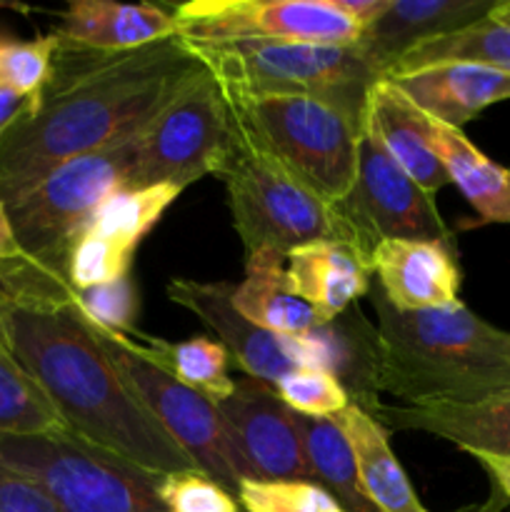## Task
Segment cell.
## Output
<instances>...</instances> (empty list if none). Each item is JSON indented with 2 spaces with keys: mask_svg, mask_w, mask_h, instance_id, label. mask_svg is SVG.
I'll return each instance as SVG.
<instances>
[{
  "mask_svg": "<svg viewBox=\"0 0 510 512\" xmlns=\"http://www.w3.org/2000/svg\"><path fill=\"white\" fill-rule=\"evenodd\" d=\"M205 70L198 45L180 33L135 50L58 40L43 88L0 125V203L68 160L133 138Z\"/></svg>",
  "mask_w": 510,
  "mask_h": 512,
  "instance_id": "cell-1",
  "label": "cell"
},
{
  "mask_svg": "<svg viewBox=\"0 0 510 512\" xmlns=\"http://www.w3.org/2000/svg\"><path fill=\"white\" fill-rule=\"evenodd\" d=\"M140 350L158 368L193 388L195 393L213 400L215 405L235 390V380H230L228 375L230 353L223 343H213L208 338H190L185 343L168 345L165 340L150 338V343L140 345Z\"/></svg>",
  "mask_w": 510,
  "mask_h": 512,
  "instance_id": "cell-27",
  "label": "cell"
},
{
  "mask_svg": "<svg viewBox=\"0 0 510 512\" xmlns=\"http://www.w3.org/2000/svg\"><path fill=\"white\" fill-rule=\"evenodd\" d=\"M275 393L295 415L335 418L350 405V393L335 375L313 365H298L278 380Z\"/></svg>",
  "mask_w": 510,
  "mask_h": 512,
  "instance_id": "cell-31",
  "label": "cell"
},
{
  "mask_svg": "<svg viewBox=\"0 0 510 512\" xmlns=\"http://www.w3.org/2000/svg\"><path fill=\"white\" fill-rule=\"evenodd\" d=\"M495 13H498L500 18H505L510 23V0H500L498 8H495Z\"/></svg>",
  "mask_w": 510,
  "mask_h": 512,
  "instance_id": "cell-37",
  "label": "cell"
},
{
  "mask_svg": "<svg viewBox=\"0 0 510 512\" xmlns=\"http://www.w3.org/2000/svg\"><path fill=\"white\" fill-rule=\"evenodd\" d=\"M233 305L245 320L275 335L295 338L330 323L318 308L290 288L285 253L258 248L245 260V280L235 285Z\"/></svg>",
  "mask_w": 510,
  "mask_h": 512,
  "instance_id": "cell-21",
  "label": "cell"
},
{
  "mask_svg": "<svg viewBox=\"0 0 510 512\" xmlns=\"http://www.w3.org/2000/svg\"><path fill=\"white\" fill-rule=\"evenodd\" d=\"M198 50L228 93L323 100L360 125L370 88L383 78L358 43H223Z\"/></svg>",
  "mask_w": 510,
  "mask_h": 512,
  "instance_id": "cell-5",
  "label": "cell"
},
{
  "mask_svg": "<svg viewBox=\"0 0 510 512\" xmlns=\"http://www.w3.org/2000/svg\"><path fill=\"white\" fill-rule=\"evenodd\" d=\"M180 185L123 188L110 195L75 243L68 263V283L75 293L128 278L138 243L170 208Z\"/></svg>",
  "mask_w": 510,
  "mask_h": 512,
  "instance_id": "cell-12",
  "label": "cell"
},
{
  "mask_svg": "<svg viewBox=\"0 0 510 512\" xmlns=\"http://www.w3.org/2000/svg\"><path fill=\"white\" fill-rule=\"evenodd\" d=\"M335 208L368 265L373 250L385 240H430L455 248V235L440 218L435 195L425 193L368 135L360 138L353 190Z\"/></svg>",
  "mask_w": 510,
  "mask_h": 512,
  "instance_id": "cell-11",
  "label": "cell"
},
{
  "mask_svg": "<svg viewBox=\"0 0 510 512\" xmlns=\"http://www.w3.org/2000/svg\"><path fill=\"white\" fill-rule=\"evenodd\" d=\"M380 290L398 310H435L460 303L455 248L430 240H385L370 255Z\"/></svg>",
  "mask_w": 510,
  "mask_h": 512,
  "instance_id": "cell-15",
  "label": "cell"
},
{
  "mask_svg": "<svg viewBox=\"0 0 510 512\" xmlns=\"http://www.w3.org/2000/svg\"><path fill=\"white\" fill-rule=\"evenodd\" d=\"M290 288L335 320L370 290V265L353 248L333 240L308 243L285 253Z\"/></svg>",
  "mask_w": 510,
  "mask_h": 512,
  "instance_id": "cell-22",
  "label": "cell"
},
{
  "mask_svg": "<svg viewBox=\"0 0 510 512\" xmlns=\"http://www.w3.org/2000/svg\"><path fill=\"white\" fill-rule=\"evenodd\" d=\"M233 135V110L220 80L210 73L193 80L138 135L130 188L185 185L213 175Z\"/></svg>",
  "mask_w": 510,
  "mask_h": 512,
  "instance_id": "cell-9",
  "label": "cell"
},
{
  "mask_svg": "<svg viewBox=\"0 0 510 512\" xmlns=\"http://www.w3.org/2000/svg\"><path fill=\"white\" fill-rule=\"evenodd\" d=\"M385 430H420L450 440L465 453L510 455V390L473 405H373L368 410Z\"/></svg>",
  "mask_w": 510,
  "mask_h": 512,
  "instance_id": "cell-19",
  "label": "cell"
},
{
  "mask_svg": "<svg viewBox=\"0 0 510 512\" xmlns=\"http://www.w3.org/2000/svg\"><path fill=\"white\" fill-rule=\"evenodd\" d=\"M0 512H63L23 475L0 465Z\"/></svg>",
  "mask_w": 510,
  "mask_h": 512,
  "instance_id": "cell-34",
  "label": "cell"
},
{
  "mask_svg": "<svg viewBox=\"0 0 510 512\" xmlns=\"http://www.w3.org/2000/svg\"><path fill=\"white\" fill-rule=\"evenodd\" d=\"M500 0H388L380 18L365 28L358 45L380 75L425 40L473 25L498 8Z\"/></svg>",
  "mask_w": 510,
  "mask_h": 512,
  "instance_id": "cell-17",
  "label": "cell"
},
{
  "mask_svg": "<svg viewBox=\"0 0 510 512\" xmlns=\"http://www.w3.org/2000/svg\"><path fill=\"white\" fill-rule=\"evenodd\" d=\"M295 423L303 435L305 458L315 483L323 485L345 512H380L365 493L348 440L333 418L295 415Z\"/></svg>",
  "mask_w": 510,
  "mask_h": 512,
  "instance_id": "cell-26",
  "label": "cell"
},
{
  "mask_svg": "<svg viewBox=\"0 0 510 512\" xmlns=\"http://www.w3.org/2000/svg\"><path fill=\"white\" fill-rule=\"evenodd\" d=\"M438 63H473L510 75V23L493 10L478 23L410 48L390 65L383 78Z\"/></svg>",
  "mask_w": 510,
  "mask_h": 512,
  "instance_id": "cell-25",
  "label": "cell"
},
{
  "mask_svg": "<svg viewBox=\"0 0 510 512\" xmlns=\"http://www.w3.org/2000/svg\"><path fill=\"white\" fill-rule=\"evenodd\" d=\"M213 175L225 183L233 225L248 253L258 248L288 253L320 240L343 243L358 253L340 210L263 153L238 128L235 118L230 145Z\"/></svg>",
  "mask_w": 510,
  "mask_h": 512,
  "instance_id": "cell-4",
  "label": "cell"
},
{
  "mask_svg": "<svg viewBox=\"0 0 510 512\" xmlns=\"http://www.w3.org/2000/svg\"><path fill=\"white\" fill-rule=\"evenodd\" d=\"M135 135L58 165L35 188L3 205L15 245L33 263L68 280L70 253L95 210L113 193L130 188Z\"/></svg>",
  "mask_w": 510,
  "mask_h": 512,
  "instance_id": "cell-7",
  "label": "cell"
},
{
  "mask_svg": "<svg viewBox=\"0 0 510 512\" xmlns=\"http://www.w3.org/2000/svg\"><path fill=\"white\" fill-rule=\"evenodd\" d=\"M63 43L93 50H135L178 35L175 15L158 5H123L108 0H75L53 30Z\"/></svg>",
  "mask_w": 510,
  "mask_h": 512,
  "instance_id": "cell-20",
  "label": "cell"
},
{
  "mask_svg": "<svg viewBox=\"0 0 510 512\" xmlns=\"http://www.w3.org/2000/svg\"><path fill=\"white\" fill-rule=\"evenodd\" d=\"M58 38L55 33L33 40L0 35V88L28 100L45 85L53 65Z\"/></svg>",
  "mask_w": 510,
  "mask_h": 512,
  "instance_id": "cell-29",
  "label": "cell"
},
{
  "mask_svg": "<svg viewBox=\"0 0 510 512\" xmlns=\"http://www.w3.org/2000/svg\"><path fill=\"white\" fill-rule=\"evenodd\" d=\"M0 465L38 485L63 512H165L158 475L70 433H0Z\"/></svg>",
  "mask_w": 510,
  "mask_h": 512,
  "instance_id": "cell-6",
  "label": "cell"
},
{
  "mask_svg": "<svg viewBox=\"0 0 510 512\" xmlns=\"http://www.w3.org/2000/svg\"><path fill=\"white\" fill-rule=\"evenodd\" d=\"M238 500L248 512H345L313 480H243Z\"/></svg>",
  "mask_w": 510,
  "mask_h": 512,
  "instance_id": "cell-30",
  "label": "cell"
},
{
  "mask_svg": "<svg viewBox=\"0 0 510 512\" xmlns=\"http://www.w3.org/2000/svg\"><path fill=\"white\" fill-rule=\"evenodd\" d=\"M233 283H198V280L175 278L168 283V298L180 308L205 320V325L223 338V345L248 378L278 385L283 375L300 365L293 338L275 335L245 320L233 305Z\"/></svg>",
  "mask_w": 510,
  "mask_h": 512,
  "instance_id": "cell-14",
  "label": "cell"
},
{
  "mask_svg": "<svg viewBox=\"0 0 510 512\" xmlns=\"http://www.w3.org/2000/svg\"><path fill=\"white\" fill-rule=\"evenodd\" d=\"M390 80L428 118L460 130L488 105L510 100V75L473 63H438Z\"/></svg>",
  "mask_w": 510,
  "mask_h": 512,
  "instance_id": "cell-18",
  "label": "cell"
},
{
  "mask_svg": "<svg viewBox=\"0 0 510 512\" xmlns=\"http://www.w3.org/2000/svg\"><path fill=\"white\" fill-rule=\"evenodd\" d=\"M225 95L238 128L295 180L330 205L348 198L358 178V120L298 95Z\"/></svg>",
  "mask_w": 510,
  "mask_h": 512,
  "instance_id": "cell-3",
  "label": "cell"
},
{
  "mask_svg": "<svg viewBox=\"0 0 510 512\" xmlns=\"http://www.w3.org/2000/svg\"><path fill=\"white\" fill-rule=\"evenodd\" d=\"M215 408L240 458L253 470V480H313L295 413L273 385L238 380Z\"/></svg>",
  "mask_w": 510,
  "mask_h": 512,
  "instance_id": "cell-13",
  "label": "cell"
},
{
  "mask_svg": "<svg viewBox=\"0 0 510 512\" xmlns=\"http://www.w3.org/2000/svg\"><path fill=\"white\" fill-rule=\"evenodd\" d=\"M345 435L368 498L380 512H428L420 505L408 475L390 450L388 430L358 403H350L333 418Z\"/></svg>",
  "mask_w": 510,
  "mask_h": 512,
  "instance_id": "cell-23",
  "label": "cell"
},
{
  "mask_svg": "<svg viewBox=\"0 0 510 512\" xmlns=\"http://www.w3.org/2000/svg\"><path fill=\"white\" fill-rule=\"evenodd\" d=\"M165 512H238L233 495L200 470L165 475L160 480Z\"/></svg>",
  "mask_w": 510,
  "mask_h": 512,
  "instance_id": "cell-32",
  "label": "cell"
},
{
  "mask_svg": "<svg viewBox=\"0 0 510 512\" xmlns=\"http://www.w3.org/2000/svg\"><path fill=\"white\" fill-rule=\"evenodd\" d=\"M23 103L25 100H20L18 95H13V93H8V90L0 88V125L8 123V120L18 113V108Z\"/></svg>",
  "mask_w": 510,
  "mask_h": 512,
  "instance_id": "cell-36",
  "label": "cell"
},
{
  "mask_svg": "<svg viewBox=\"0 0 510 512\" xmlns=\"http://www.w3.org/2000/svg\"><path fill=\"white\" fill-rule=\"evenodd\" d=\"M468 455L478 460L480 468L490 475L495 493L503 495V498L510 503V455H495V453H468Z\"/></svg>",
  "mask_w": 510,
  "mask_h": 512,
  "instance_id": "cell-35",
  "label": "cell"
},
{
  "mask_svg": "<svg viewBox=\"0 0 510 512\" xmlns=\"http://www.w3.org/2000/svg\"><path fill=\"white\" fill-rule=\"evenodd\" d=\"M55 430L68 428L48 395L0 348V433L35 435Z\"/></svg>",
  "mask_w": 510,
  "mask_h": 512,
  "instance_id": "cell-28",
  "label": "cell"
},
{
  "mask_svg": "<svg viewBox=\"0 0 510 512\" xmlns=\"http://www.w3.org/2000/svg\"><path fill=\"white\" fill-rule=\"evenodd\" d=\"M93 333L140 405L188 453L200 473L208 475L230 495H238V485L243 480H253V470L240 458L213 400L195 393L193 388L158 368L140 350V345L130 343L125 335L95 323Z\"/></svg>",
  "mask_w": 510,
  "mask_h": 512,
  "instance_id": "cell-8",
  "label": "cell"
},
{
  "mask_svg": "<svg viewBox=\"0 0 510 512\" xmlns=\"http://www.w3.org/2000/svg\"><path fill=\"white\" fill-rule=\"evenodd\" d=\"M363 135L375 140L425 193L435 195L450 183L448 170L433 148L430 118L390 80L380 78L370 88L363 113Z\"/></svg>",
  "mask_w": 510,
  "mask_h": 512,
  "instance_id": "cell-16",
  "label": "cell"
},
{
  "mask_svg": "<svg viewBox=\"0 0 510 512\" xmlns=\"http://www.w3.org/2000/svg\"><path fill=\"white\" fill-rule=\"evenodd\" d=\"M375 305V393L408 408L473 405L510 390V333L485 323L463 303L398 310L383 295Z\"/></svg>",
  "mask_w": 510,
  "mask_h": 512,
  "instance_id": "cell-2",
  "label": "cell"
},
{
  "mask_svg": "<svg viewBox=\"0 0 510 512\" xmlns=\"http://www.w3.org/2000/svg\"><path fill=\"white\" fill-rule=\"evenodd\" d=\"M78 303L83 313L100 328L120 335L138 333L133 323L138 303H135V288L130 278L83 290V293H78Z\"/></svg>",
  "mask_w": 510,
  "mask_h": 512,
  "instance_id": "cell-33",
  "label": "cell"
},
{
  "mask_svg": "<svg viewBox=\"0 0 510 512\" xmlns=\"http://www.w3.org/2000/svg\"><path fill=\"white\" fill-rule=\"evenodd\" d=\"M433 148L448 170L450 183L458 185L485 223L510 225V168H503L480 153L463 130L448 128L430 118Z\"/></svg>",
  "mask_w": 510,
  "mask_h": 512,
  "instance_id": "cell-24",
  "label": "cell"
},
{
  "mask_svg": "<svg viewBox=\"0 0 510 512\" xmlns=\"http://www.w3.org/2000/svg\"><path fill=\"white\" fill-rule=\"evenodd\" d=\"M173 15L178 33L198 45H350L365 33L343 0H193Z\"/></svg>",
  "mask_w": 510,
  "mask_h": 512,
  "instance_id": "cell-10",
  "label": "cell"
}]
</instances>
